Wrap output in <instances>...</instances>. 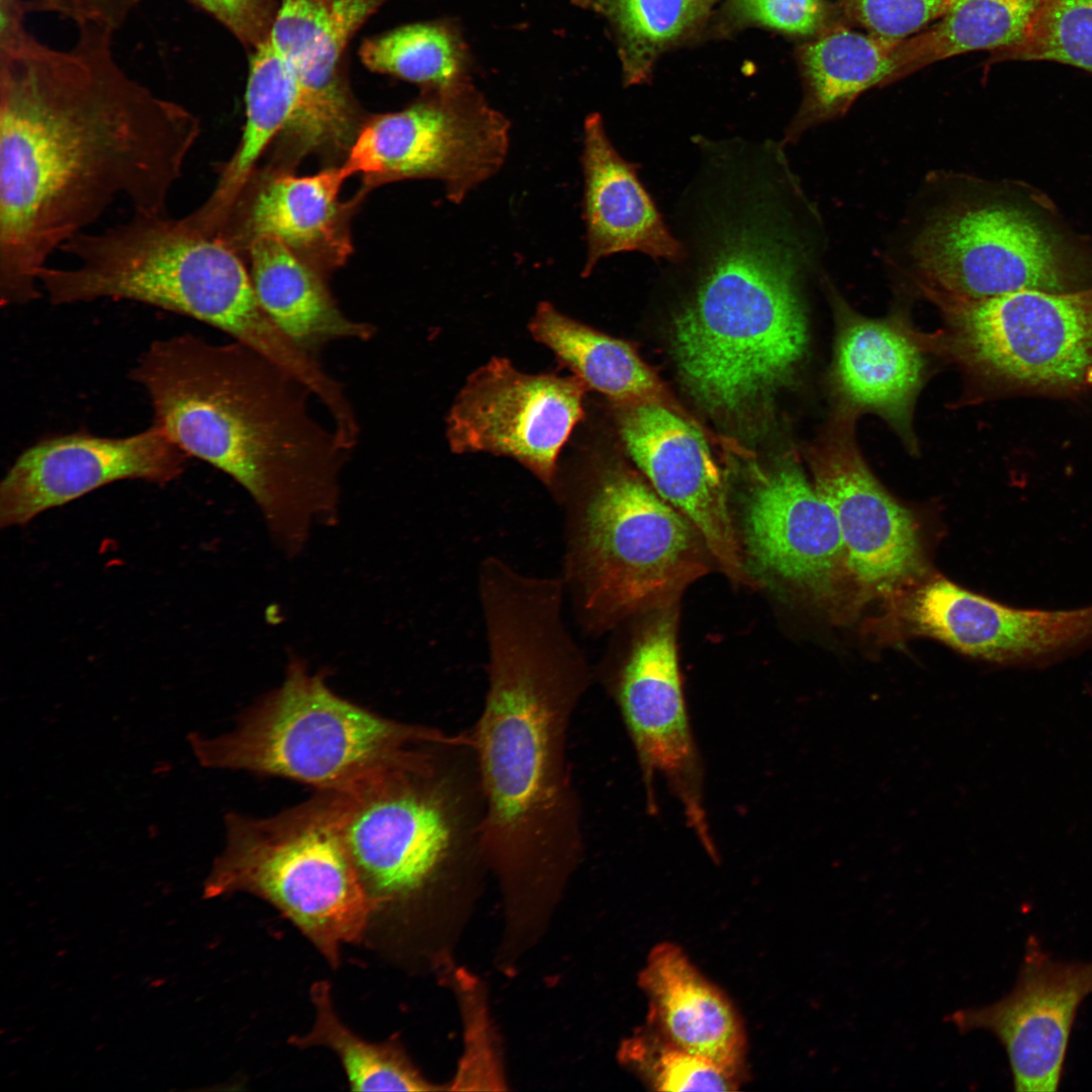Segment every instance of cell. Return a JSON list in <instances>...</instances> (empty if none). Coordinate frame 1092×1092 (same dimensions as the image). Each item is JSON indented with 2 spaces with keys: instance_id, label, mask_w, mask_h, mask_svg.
Listing matches in <instances>:
<instances>
[{
  "instance_id": "cell-1",
  "label": "cell",
  "mask_w": 1092,
  "mask_h": 1092,
  "mask_svg": "<svg viewBox=\"0 0 1092 1092\" xmlns=\"http://www.w3.org/2000/svg\"><path fill=\"white\" fill-rule=\"evenodd\" d=\"M26 5L0 2V302L42 296L39 272L118 200L168 204L199 118L119 64L115 31L77 27L68 49L36 38Z\"/></svg>"
},
{
  "instance_id": "cell-2",
  "label": "cell",
  "mask_w": 1092,
  "mask_h": 1092,
  "mask_svg": "<svg viewBox=\"0 0 1092 1092\" xmlns=\"http://www.w3.org/2000/svg\"><path fill=\"white\" fill-rule=\"evenodd\" d=\"M564 598L558 579L520 573L478 590L487 686L470 731L483 848L489 873L517 899L559 893L584 852L568 738L595 673L564 622Z\"/></svg>"
},
{
  "instance_id": "cell-3",
  "label": "cell",
  "mask_w": 1092,
  "mask_h": 1092,
  "mask_svg": "<svg viewBox=\"0 0 1092 1092\" xmlns=\"http://www.w3.org/2000/svg\"><path fill=\"white\" fill-rule=\"evenodd\" d=\"M696 276L673 320L671 348L689 392L705 410L741 417L767 402L803 359L807 320L800 281L821 259V217L792 179L766 168L703 177L673 214Z\"/></svg>"
},
{
  "instance_id": "cell-4",
  "label": "cell",
  "mask_w": 1092,
  "mask_h": 1092,
  "mask_svg": "<svg viewBox=\"0 0 1092 1092\" xmlns=\"http://www.w3.org/2000/svg\"><path fill=\"white\" fill-rule=\"evenodd\" d=\"M130 378L151 400L153 424L236 480L286 553L337 518L350 450L314 419L310 390L280 366L239 342L185 334L154 341Z\"/></svg>"
},
{
  "instance_id": "cell-5",
  "label": "cell",
  "mask_w": 1092,
  "mask_h": 1092,
  "mask_svg": "<svg viewBox=\"0 0 1092 1092\" xmlns=\"http://www.w3.org/2000/svg\"><path fill=\"white\" fill-rule=\"evenodd\" d=\"M333 793L345 843L378 907L464 893L489 873L470 728L441 729Z\"/></svg>"
},
{
  "instance_id": "cell-6",
  "label": "cell",
  "mask_w": 1092,
  "mask_h": 1092,
  "mask_svg": "<svg viewBox=\"0 0 1092 1092\" xmlns=\"http://www.w3.org/2000/svg\"><path fill=\"white\" fill-rule=\"evenodd\" d=\"M61 252L70 267H44L41 290L56 305L131 300L185 315L228 335L282 368L299 349L261 305L238 252L169 214L131 213L77 235Z\"/></svg>"
},
{
  "instance_id": "cell-7",
  "label": "cell",
  "mask_w": 1092,
  "mask_h": 1092,
  "mask_svg": "<svg viewBox=\"0 0 1092 1092\" xmlns=\"http://www.w3.org/2000/svg\"><path fill=\"white\" fill-rule=\"evenodd\" d=\"M553 494L564 514L560 577L587 635L677 604L715 562L693 523L629 470L608 468Z\"/></svg>"
},
{
  "instance_id": "cell-8",
  "label": "cell",
  "mask_w": 1092,
  "mask_h": 1092,
  "mask_svg": "<svg viewBox=\"0 0 1092 1092\" xmlns=\"http://www.w3.org/2000/svg\"><path fill=\"white\" fill-rule=\"evenodd\" d=\"M916 202L889 259L904 262L921 292L984 298L1091 286L1061 237L973 177L930 176Z\"/></svg>"
},
{
  "instance_id": "cell-9",
  "label": "cell",
  "mask_w": 1092,
  "mask_h": 1092,
  "mask_svg": "<svg viewBox=\"0 0 1092 1092\" xmlns=\"http://www.w3.org/2000/svg\"><path fill=\"white\" fill-rule=\"evenodd\" d=\"M440 728L372 712L336 694L323 671L291 656L279 687L240 715L233 730L188 736L198 762L341 792Z\"/></svg>"
},
{
  "instance_id": "cell-10",
  "label": "cell",
  "mask_w": 1092,
  "mask_h": 1092,
  "mask_svg": "<svg viewBox=\"0 0 1092 1092\" xmlns=\"http://www.w3.org/2000/svg\"><path fill=\"white\" fill-rule=\"evenodd\" d=\"M225 844L205 883L214 897L247 892L289 919L336 968L378 908L349 853L333 792L273 816H224Z\"/></svg>"
},
{
  "instance_id": "cell-11",
  "label": "cell",
  "mask_w": 1092,
  "mask_h": 1092,
  "mask_svg": "<svg viewBox=\"0 0 1092 1092\" xmlns=\"http://www.w3.org/2000/svg\"><path fill=\"white\" fill-rule=\"evenodd\" d=\"M923 294L942 311L962 358L988 380L1052 395L1092 385V285L984 298Z\"/></svg>"
},
{
  "instance_id": "cell-12",
  "label": "cell",
  "mask_w": 1092,
  "mask_h": 1092,
  "mask_svg": "<svg viewBox=\"0 0 1092 1092\" xmlns=\"http://www.w3.org/2000/svg\"><path fill=\"white\" fill-rule=\"evenodd\" d=\"M511 123L472 80L424 89L408 106L364 122L341 166L366 186L415 178L441 181L461 203L495 175L510 148Z\"/></svg>"
},
{
  "instance_id": "cell-13",
  "label": "cell",
  "mask_w": 1092,
  "mask_h": 1092,
  "mask_svg": "<svg viewBox=\"0 0 1092 1092\" xmlns=\"http://www.w3.org/2000/svg\"><path fill=\"white\" fill-rule=\"evenodd\" d=\"M677 604L651 612L625 656L601 679L635 750L647 809L657 810L661 779L705 851L718 859L705 806L703 760L693 733L676 646Z\"/></svg>"
},
{
  "instance_id": "cell-14",
  "label": "cell",
  "mask_w": 1092,
  "mask_h": 1092,
  "mask_svg": "<svg viewBox=\"0 0 1092 1092\" xmlns=\"http://www.w3.org/2000/svg\"><path fill=\"white\" fill-rule=\"evenodd\" d=\"M585 386L575 376L518 370L493 357L455 397L446 436L455 453H490L521 463L552 493L558 456L583 416Z\"/></svg>"
},
{
  "instance_id": "cell-15",
  "label": "cell",
  "mask_w": 1092,
  "mask_h": 1092,
  "mask_svg": "<svg viewBox=\"0 0 1092 1092\" xmlns=\"http://www.w3.org/2000/svg\"><path fill=\"white\" fill-rule=\"evenodd\" d=\"M735 527L753 585L815 602L833 598L847 571L840 531L832 510L797 465L760 474Z\"/></svg>"
},
{
  "instance_id": "cell-16",
  "label": "cell",
  "mask_w": 1092,
  "mask_h": 1092,
  "mask_svg": "<svg viewBox=\"0 0 1092 1092\" xmlns=\"http://www.w3.org/2000/svg\"><path fill=\"white\" fill-rule=\"evenodd\" d=\"M1090 994L1092 961L1057 960L1029 937L1008 994L957 1010L945 1020L961 1033L986 1030L1000 1041L1015 1091L1051 1092L1059 1088L1073 1025Z\"/></svg>"
},
{
  "instance_id": "cell-17",
  "label": "cell",
  "mask_w": 1092,
  "mask_h": 1092,
  "mask_svg": "<svg viewBox=\"0 0 1092 1092\" xmlns=\"http://www.w3.org/2000/svg\"><path fill=\"white\" fill-rule=\"evenodd\" d=\"M849 413L833 422L814 452V485L835 516L848 573L864 592L887 594L922 574L921 541L911 512L863 461Z\"/></svg>"
},
{
  "instance_id": "cell-18",
  "label": "cell",
  "mask_w": 1092,
  "mask_h": 1092,
  "mask_svg": "<svg viewBox=\"0 0 1092 1092\" xmlns=\"http://www.w3.org/2000/svg\"><path fill=\"white\" fill-rule=\"evenodd\" d=\"M188 457L154 424L121 438L78 432L42 439L19 454L1 482L0 525H24L118 480L171 482Z\"/></svg>"
},
{
  "instance_id": "cell-19",
  "label": "cell",
  "mask_w": 1092,
  "mask_h": 1092,
  "mask_svg": "<svg viewBox=\"0 0 1092 1092\" xmlns=\"http://www.w3.org/2000/svg\"><path fill=\"white\" fill-rule=\"evenodd\" d=\"M620 429L653 489L693 523L722 571L733 582L752 584L726 484L700 431L654 401L633 402L623 412Z\"/></svg>"
},
{
  "instance_id": "cell-20",
  "label": "cell",
  "mask_w": 1092,
  "mask_h": 1092,
  "mask_svg": "<svg viewBox=\"0 0 1092 1092\" xmlns=\"http://www.w3.org/2000/svg\"><path fill=\"white\" fill-rule=\"evenodd\" d=\"M909 618L920 633L966 655L1000 664L1042 662L1092 641V606L1017 609L942 578L918 589Z\"/></svg>"
},
{
  "instance_id": "cell-21",
  "label": "cell",
  "mask_w": 1092,
  "mask_h": 1092,
  "mask_svg": "<svg viewBox=\"0 0 1092 1092\" xmlns=\"http://www.w3.org/2000/svg\"><path fill=\"white\" fill-rule=\"evenodd\" d=\"M581 168L586 229L583 276L614 254L638 252L666 262L681 255L679 241L639 178L640 165L618 152L599 113L589 114L583 122Z\"/></svg>"
},
{
  "instance_id": "cell-22",
  "label": "cell",
  "mask_w": 1092,
  "mask_h": 1092,
  "mask_svg": "<svg viewBox=\"0 0 1092 1092\" xmlns=\"http://www.w3.org/2000/svg\"><path fill=\"white\" fill-rule=\"evenodd\" d=\"M346 178L341 166L309 176L274 172L213 237L236 250L241 242L271 236L322 272L338 267L352 250L348 204L339 200Z\"/></svg>"
},
{
  "instance_id": "cell-23",
  "label": "cell",
  "mask_w": 1092,
  "mask_h": 1092,
  "mask_svg": "<svg viewBox=\"0 0 1092 1092\" xmlns=\"http://www.w3.org/2000/svg\"><path fill=\"white\" fill-rule=\"evenodd\" d=\"M638 985L647 997L649 1026L657 1035L739 1073L746 1052L741 1019L680 946L668 941L653 946Z\"/></svg>"
},
{
  "instance_id": "cell-24",
  "label": "cell",
  "mask_w": 1092,
  "mask_h": 1092,
  "mask_svg": "<svg viewBox=\"0 0 1092 1092\" xmlns=\"http://www.w3.org/2000/svg\"><path fill=\"white\" fill-rule=\"evenodd\" d=\"M840 321L833 380L849 408L879 413L907 435L914 398L920 387L923 358L889 323L852 312L831 291Z\"/></svg>"
},
{
  "instance_id": "cell-25",
  "label": "cell",
  "mask_w": 1092,
  "mask_h": 1092,
  "mask_svg": "<svg viewBox=\"0 0 1092 1092\" xmlns=\"http://www.w3.org/2000/svg\"><path fill=\"white\" fill-rule=\"evenodd\" d=\"M905 39L841 23L806 40L797 56L803 99L781 142L797 143L806 131L843 116L869 89L892 84Z\"/></svg>"
},
{
  "instance_id": "cell-26",
  "label": "cell",
  "mask_w": 1092,
  "mask_h": 1092,
  "mask_svg": "<svg viewBox=\"0 0 1092 1092\" xmlns=\"http://www.w3.org/2000/svg\"><path fill=\"white\" fill-rule=\"evenodd\" d=\"M256 295L274 324L297 347L317 353L338 341H369L376 329L347 316L338 306L324 272L279 239L252 238L247 244Z\"/></svg>"
},
{
  "instance_id": "cell-27",
  "label": "cell",
  "mask_w": 1092,
  "mask_h": 1092,
  "mask_svg": "<svg viewBox=\"0 0 1092 1092\" xmlns=\"http://www.w3.org/2000/svg\"><path fill=\"white\" fill-rule=\"evenodd\" d=\"M297 96L294 70L266 39L254 49L250 61L241 143L209 197L186 214L192 226L208 235L220 228L246 190L259 157L289 122Z\"/></svg>"
},
{
  "instance_id": "cell-28",
  "label": "cell",
  "mask_w": 1092,
  "mask_h": 1092,
  "mask_svg": "<svg viewBox=\"0 0 1092 1092\" xmlns=\"http://www.w3.org/2000/svg\"><path fill=\"white\" fill-rule=\"evenodd\" d=\"M1045 0H950L942 15L905 39L894 81L928 65L977 51L990 63L1017 49L1027 37Z\"/></svg>"
},
{
  "instance_id": "cell-29",
  "label": "cell",
  "mask_w": 1092,
  "mask_h": 1092,
  "mask_svg": "<svg viewBox=\"0 0 1092 1092\" xmlns=\"http://www.w3.org/2000/svg\"><path fill=\"white\" fill-rule=\"evenodd\" d=\"M529 331L585 387L632 402L659 397L657 378L627 343L565 315L551 303H539Z\"/></svg>"
},
{
  "instance_id": "cell-30",
  "label": "cell",
  "mask_w": 1092,
  "mask_h": 1092,
  "mask_svg": "<svg viewBox=\"0 0 1092 1092\" xmlns=\"http://www.w3.org/2000/svg\"><path fill=\"white\" fill-rule=\"evenodd\" d=\"M360 58L371 71L422 89L470 81L473 67L461 26L451 17L405 24L365 40Z\"/></svg>"
},
{
  "instance_id": "cell-31",
  "label": "cell",
  "mask_w": 1092,
  "mask_h": 1092,
  "mask_svg": "<svg viewBox=\"0 0 1092 1092\" xmlns=\"http://www.w3.org/2000/svg\"><path fill=\"white\" fill-rule=\"evenodd\" d=\"M331 985L317 981L310 988L314 1022L304 1035L289 1043L300 1049L324 1046L339 1058L354 1091H434L396 1040L369 1042L352 1032L338 1017Z\"/></svg>"
},
{
  "instance_id": "cell-32",
  "label": "cell",
  "mask_w": 1092,
  "mask_h": 1092,
  "mask_svg": "<svg viewBox=\"0 0 1092 1092\" xmlns=\"http://www.w3.org/2000/svg\"><path fill=\"white\" fill-rule=\"evenodd\" d=\"M717 0H572L609 23L623 64L624 81L639 83L665 48L692 30Z\"/></svg>"
},
{
  "instance_id": "cell-33",
  "label": "cell",
  "mask_w": 1092,
  "mask_h": 1092,
  "mask_svg": "<svg viewBox=\"0 0 1092 1092\" xmlns=\"http://www.w3.org/2000/svg\"><path fill=\"white\" fill-rule=\"evenodd\" d=\"M386 0H333L324 35L307 69L297 77L298 111L316 122L350 114L355 104L342 74L349 41Z\"/></svg>"
},
{
  "instance_id": "cell-34",
  "label": "cell",
  "mask_w": 1092,
  "mask_h": 1092,
  "mask_svg": "<svg viewBox=\"0 0 1092 1092\" xmlns=\"http://www.w3.org/2000/svg\"><path fill=\"white\" fill-rule=\"evenodd\" d=\"M619 1059L656 1091H734L739 1073L675 1046L652 1031L626 1038Z\"/></svg>"
},
{
  "instance_id": "cell-35",
  "label": "cell",
  "mask_w": 1092,
  "mask_h": 1092,
  "mask_svg": "<svg viewBox=\"0 0 1092 1092\" xmlns=\"http://www.w3.org/2000/svg\"><path fill=\"white\" fill-rule=\"evenodd\" d=\"M1004 61H1049L1092 74V0H1045L1027 37Z\"/></svg>"
},
{
  "instance_id": "cell-36",
  "label": "cell",
  "mask_w": 1092,
  "mask_h": 1092,
  "mask_svg": "<svg viewBox=\"0 0 1092 1092\" xmlns=\"http://www.w3.org/2000/svg\"><path fill=\"white\" fill-rule=\"evenodd\" d=\"M950 0H838L843 21L851 27L892 39L911 37L944 12Z\"/></svg>"
},
{
  "instance_id": "cell-37",
  "label": "cell",
  "mask_w": 1092,
  "mask_h": 1092,
  "mask_svg": "<svg viewBox=\"0 0 1092 1092\" xmlns=\"http://www.w3.org/2000/svg\"><path fill=\"white\" fill-rule=\"evenodd\" d=\"M333 0H282L267 39L296 76L309 66L324 35Z\"/></svg>"
},
{
  "instance_id": "cell-38",
  "label": "cell",
  "mask_w": 1092,
  "mask_h": 1092,
  "mask_svg": "<svg viewBox=\"0 0 1092 1092\" xmlns=\"http://www.w3.org/2000/svg\"><path fill=\"white\" fill-rule=\"evenodd\" d=\"M732 5L745 20L805 40L846 24L837 4L828 0H732Z\"/></svg>"
},
{
  "instance_id": "cell-39",
  "label": "cell",
  "mask_w": 1092,
  "mask_h": 1092,
  "mask_svg": "<svg viewBox=\"0 0 1092 1092\" xmlns=\"http://www.w3.org/2000/svg\"><path fill=\"white\" fill-rule=\"evenodd\" d=\"M466 986L460 990L466 995L463 1002L467 1019V1049L460 1065L456 1079L452 1082V1089H475L482 1084H500L499 1069L496 1066L497 1059L495 1050L491 1043V1036L484 1012H481L480 1001L477 996L471 998L470 980L460 977Z\"/></svg>"
},
{
  "instance_id": "cell-40",
  "label": "cell",
  "mask_w": 1092,
  "mask_h": 1092,
  "mask_svg": "<svg viewBox=\"0 0 1092 1092\" xmlns=\"http://www.w3.org/2000/svg\"><path fill=\"white\" fill-rule=\"evenodd\" d=\"M253 49L270 32L278 6L275 0H187Z\"/></svg>"
},
{
  "instance_id": "cell-41",
  "label": "cell",
  "mask_w": 1092,
  "mask_h": 1092,
  "mask_svg": "<svg viewBox=\"0 0 1092 1092\" xmlns=\"http://www.w3.org/2000/svg\"><path fill=\"white\" fill-rule=\"evenodd\" d=\"M142 0H31L34 10L68 19L77 27L99 25L115 32L127 21Z\"/></svg>"
}]
</instances>
